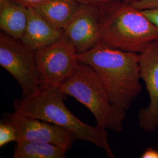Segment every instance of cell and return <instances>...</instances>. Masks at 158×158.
<instances>
[{"label": "cell", "instance_id": "2", "mask_svg": "<svg viewBox=\"0 0 158 158\" xmlns=\"http://www.w3.org/2000/svg\"><path fill=\"white\" fill-rule=\"evenodd\" d=\"M64 96L59 87H40L33 95L15 100L13 107L15 112L60 126L76 140L93 143L102 148L108 157L115 158L108 142L107 130L97 125H87L74 116L64 104Z\"/></svg>", "mask_w": 158, "mask_h": 158}, {"label": "cell", "instance_id": "20", "mask_svg": "<svg viewBox=\"0 0 158 158\" xmlns=\"http://www.w3.org/2000/svg\"><path fill=\"white\" fill-rule=\"evenodd\" d=\"M124 1H125V2H127L132 4V3H135V2H136L140 1L141 0H124Z\"/></svg>", "mask_w": 158, "mask_h": 158}, {"label": "cell", "instance_id": "4", "mask_svg": "<svg viewBox=\"0 0 158 158\" xmlns=\"http://www.w3.org/2000/svg\"><path fill=\"white\" fill-rule=\"evenodd\" d=\"M65 95L71 96L87 108L97 125L120 132L127 111L112 104L97 74L90 66L79 62L73 73L59 86Z\"/></svg>", "mask_w": 158, "mask_h": 158}, {"label": "cell", "instance_id": "5", "mask_svg": "<svg viewBox=\"0 0 158 158\" xmlns=\"http://www.w3.org/2000/svg\"><path fill=\"white\" fill-rule=\"evenodd\" d=\"M0 65L19 83L22 98L32 96L39 90L40 83L35 51L21 40L2 32L0 34Z\"/></svg>", "mask_w": 158, "mask_h": 158}, {"label": "cell", "instance_id": "13", "mask_svg": "<svg viewBox=\"0 0 158 158\" xmlns=\"http://www.w3.org/2000/svg\"><path fill=\"white\" fill-rule=\"evenodd\" d=\"M66 151L62 148L44 142L21 140L17 142L14 158H65Z\"/></svg>", "mask_w": 158, "mask_h": 158}, {"label": "cell", "instance_id": "6", "mask_svg": "<svg viewBox=\"0 0 158 158\" xmlns=\"http://www.w3.org/2000/svg\"><path fill=\"white\" fill-rule=\"evenodd\" d=\"M77 54L63 34L55 43L35 51L40 87H59L77 68Z\"/></svg>", "mask_w": 158, "mask_h": 158}, {"label": "cell", "instance_id": "12", "mask_svg": "<svg viewBox=\"0 0 158 158\" xmlns=\"http://www.w3.org/2000/svg\"><path fill=\"white\" fill-rule=\"evenodd\" d=\"M76 0H49L34 8L57 28L64 30L79 11Z\"/></svg>", "mask_w": 158, "mask_h": 158}, {"label": "cell", "instance_id": "9", "mask_svg": "<svg viewBox=\"0 0 158 158\" xmlns=\"http://www.w3.org/2000/svg\"><path fill=\"white\" fill-rule=\"evenodd\" d=\"M100 15V6L80 5L76 15L63 30L64 35L78 54L90 50L98 44Z\"/></svg>", "mask_w": 158, "mask_h": 158}, {"label": "cell", "instance_id": "3", "mask_svg": "<svg viewBox=\"0 0 158 158\" xmlns=\"http://www.w3.org/2000/svg\"><path fill=\"white\" fill-rule=\"evenodd\" d=\"M98 44L140 54L158 40V27L124 1L100 6Z\"/></svg>", "mask_w": 158, "mask_h": 158}, {"label": "cell", "instance_id": "1", "mask_svg": "<svg viewBox=\"0 0 158 158\" xmlns=\"http://www.w3.org/2000/svg\"><path fill=\"white\" fill-rule=\"evenodd\" d=\"M80 62L93 68L111 102L127 111L142 91L139 54L100 44L77 54Z\"/></svg>", "mask_w": 158, "mask_h": 158}, {"label": "cell", "instance_id": "19", "mask_svg": "<svg viewBox=\"0 0 158 158\" xmlns=\"http://www.w3.org/2000/svg\"><path fill=\"white\" fill-rule=\"evenodd\" d=\"M142 158H158V151L152 148H148L147 150L142 153Z\"/></svg>", "mask_w": 158, "mask_h": 158}, {"label": "cell", "instance_id": "10", "mask_svg": "<svg viewBox=\"0 0 158 158\" xmlns=\"http://www.w3.org/2000/svg\"><path fill=\"white\" fill-rule=\"evenodd\" d=\"M63 30L53 26L34 8H28V23L22 42L35 51L51 45L59 40Z\"/></svg>", "mask_w": 158, "mask_h": 158}, {"label": "cell", "instance_id": "17", "mask_svg": "<svg viewBox=\"0 0 158 158\" xmlns=\"http://www.w3.org/2000/svg\"><path fill=\"white\" fill-rule=\"evenodd\" d=\"M158 2V0H141L140 1L135 3H132L131 4L139 10H143L155 6Z\"/></svg>", "mask_w": 158, "mask_h": 158}, {"label": "cell", "instance_id": "7", "mask_svg": "<svg viewBox=\"0 0 158 158\" xmlns=\"http://www.w3.org/2000/svg\"><path fill=\"white\" fill-rule=\"evenodd\" d=\"M4 121L15 128L18 141L25 140L50 143L67 152L76 140L69 131L60 126L16 112L4 114Z\"/></svg>", "mask_w": 158, "mask_h": 158}, {"label": "cell", "instance_id": "18", "mask_svg": "<svg viewBox=\"0 0 158 158\" xmlns=\"http://www.w3.org/2000/svg\"><path fill=\"white\" fill-rule=\"evenodd\" d=\"M27 8H35L49 0H13Z\"/></svg>", "mask_w": 158, "mask_h": 158}, {"label": "cell", "instance_id": "15", "mask_svg": "<svg viewBox=\"0 0 158 158\" xmlns=\"http://www.w3.org/2000/svg\"><path fill=\"white\" fill-rule=\"evenodd\" d=\"M143 14L158 27V2L151 8L143 10Z\"/></svg>", "mask_w": 158, "mask_h": 158}, {"label": "cell", "instance_id": "14", "mask_svg": "<svg viewBox=\"0 0 158 158\" xmlns=\"http://www.w3.org/2000/svg\"><path fill=\"white\" fill-rule=\"evenodd\" d=\"M18 141L15 128L10 123L2 121L0 124V147H2L11 142Z\"/></svg>", "mask_w": 158, "mask_h": 158}, {"label": "cell", "instance_id": "8", "mask_svg": "<svg viewBox=\"0 0 158 158\" xmlns=\"http://www.w3.org/2000/svg\"><path fill=\"white\" fill-rule=\"evenodd\" d=\"M139 66L150 102L138 111V124L146 132L152 133L158 127V40L139 54Z\"/></svg>", "mask_w": 158, "mask_h": 158}, {"label": "cell", "instance_id": "16", "mask_svg": "<svg viewBox=\"0 0 158 158\" xmlns=\"http://www.w3.org/2000/svg\"><path fill=\"white\" fill-rule=\"evenodd\" d=\"M81 5L102 6L124 0H76Z\"/></svg>", "mask_w": 158, "mask_h": 158}, {"label": "cell", "instance_id": "11", "mask_svg": "<svg viewBox=\"0 0 158 158\" xmlns=\"http://www.w3.org/2000/svg\"><path fill=\"white\" fill-rule=\"evenodd\" d=\"M28 23V8L13 0H0V28L2 32L21 40Z\"/></svg>", "mask_w": 158, "mask_h": 158}]
</instances>
